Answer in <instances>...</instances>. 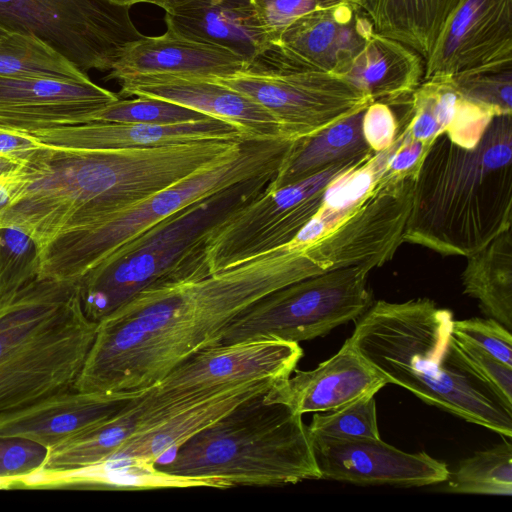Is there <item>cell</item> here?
<instances>
[{
    "instance_id": "obj_4",
    "label": "cell",
    "mask_w": 512,
    "mask_h": 512,
    "mask_svg": "<svg viewBox=\"0 0 512 512\" xmlns=\"http://www.w3.org/2000/svg\"><path fill=\"white\" fill-rule=\"evenodd\" d=\"M512 222V114L495 116L472 148L441 133L414 180L403 242L469 256Z\"/></svg>"
},
{
    "instance_id": "obj_20",
    "label": "cell",
    "mask_w": 512,
    "mask_h": 512,
    "mask_svg": "<svg viewBox=\"0 0 512 512\" xmlns=\"http://www.w3.org/2000/svg\"><path fill=\"white\" fill-rule=\"evenodd\" d=\"M138 391L82 392L71 389L26 407L0 413V437H22L49 450L118 413Z\"/></svg>"
},
{
    "instance_id": "obj_36",
    "label": "cell",
    "mask_w": 512,
    "mask_h": 512,
    "mask_svg": "<svg viewBox=\"0 0 512 512\" xmlns=\"http://www.w3.org/2000/svg\"><path fill=\"white\" fill-rule=\"evenodd\" d=\"M451 331L457 340L472 343L512 366L511 331L495 319H453Z\"/></svg>"
},
{
    "instance_id": "obj_34",
    "label": "cell",
    "mask_w": 512,
    "mask_h": 512,
    "mask_svg": "<svg viewBox=\"0 0 512 512\" xmlns=\"http://www.w3.org/2000/svg\"><path fill=\"white\" fill-rule=\"evenodd\" d=\"M451 80L462 97L494 116L512 114V65L466 73Z\"/></svg>"
},
{
    "instance_id": "obj_30",
    "label": "cell",
    "mask_w": 512,
    "mask_h": 512,
    "mask_svg": "<svg viewBox=\"0 0 512 512\" xmlns=\"http://www.w3.org/2000/svg\"><path fill=\"white\" fill-rule=\"evenodd\" d=\"M446 481V491L452 493L511 496V442L504 441L462 460Z\"/></svg>"
},
{
    "instance_id": "obj_35",
    "label": "cell",
    "mask_w": 512,
    "mask_h": 512,
    "mask_svg": "<svg viewBox=\"0 0 512 512\" xmlns=\"http://www.w3.org/2000/svg\"><path fill=\"white\" fill-rule=\"evenodd\" d=\"M49 449L22 437H0V488L22 485L44 466Z\"/></svg>"
},
{
    "instance_id": "obj_43",
    "label": "cell",
    "mask_w": 512,
    "mask_h": 512,
    "mask_svg": "<svg viewBox=\"0 0 512 512\" xmlns=\"http://www.w3.org/2000/svg\"><path fill=\"white\" fill-rule=\"evenodd\" d=\"M112 2L122 4V5H128L132 6L137 3H149L156 6H159L160 8H163L165 11H168L175 6L185 2L186 0H110Z\"/></svg>"
},
{
    "instance_id": "obj_25",
    "label": "cell",
    "mask_w": 512,
    "mask_h": 512,
    "mask_svg": "<svg viewBox=\"0 0 512 512\" xmlns=\"http://www.w3.org/2000/svg\"><path fill=\"white\" fill-rule=\"evenodd\" d=\"M277 380L264 379L229 388L136 433L109 458L153 463L241 402L270 389ZM108 458V459H109Z\"/></svg>"
},
{
    "instance_id": "obj_19",
    "label": "cell",
    "mask_w": 512,
    "mask_h": 512,
    "mask_svg": "<svg viewBox=\"0 0 512 512\" xmlns=\"http://www.w3.org/2000/svg\"><path fill=\"white\" fill-rule=\"evenodd\" d=\"M273 383L264 394L293 412H328L358 399L375 396L388 380L368 363L346 339L340 350L312 370H294Z\"/></svg>"
},
{
    "instance_id": "obj_7",
    "label": "cell",
    "mask_w": 512,
    "mask_h": 512,
    "mask_svg": "<svg viewBox=\"0 0 512 512\" xmlns=\"http://www.w3.org/2000/svg\"><path fill=\"white\" fill-rule=\"evenodd\" d=\"M275 174L263 173L197 200L113 251L77 281L86 316L98 323L146 288L211 275L204 253L207 236L260 195Z\"/></svg>"
},
{
    "instance_id": "obj_16",
    "label": "cell",
    "mask_w": 512,
    "mask_h": 512,
    "mask_svg": "<svg viewBox=\"0 0 512 512\" xmlns=\"http://www.w3.org/2000/svg\"><path fill=\"white\" fill-rule=\"evenodd\" d=\"M118 99L89 78L0 76V126L31 131L85 124L93 112Z\"/></svg>"
},
{
    "instance_id": "obj_22",
    "label": "cell",
    "mask_w": 512,
    "mask_h": 512,
    "mask_svg": "<svg viewBox=\"0 0 512 512\" xmlns=\"http://www.w3.org/2000/svg\"><path fill=\"white\" fill-rule=\"evenodd\" d=\"M167 30L251 62L271 43L252 0H186L165 11Z\"/></svg>"
},
{
    "instance_id": "obj_10",
    "label": "cell",
    "mask_w": 512,
    "mask_h": 512,
    "mask_svg": "<svg viewBox=\"0 0 512 512\" xmlns=\"http://www.w3.org/2000/svg\"><path fill=\"white\" fill-rule=\"evenodd\" d=\"M130 6L110 0H0V26L32 34L79 70H111L144 38Z\"/></svg>"
},
{
    "instance_id": "obj_37",
    "label": "cell",
    "mask_w": 512,
    "mask_h": 512,
    "mask_svg": "<svg viewBox=\"0 0 512 512\" xmlns=\"http://www.w3.org/2000/svg\"><path fill=\"white\" fill-rule=\"evenodd\" d=\"M261 25L272 43L295 19L310 12L360 0H252Z\"/></svg>"
},
{
    "instance_id": "obj_5",
    "label": "cell",
    "mask_w": 512,
    "mask_h": 512,
    "mask_svg": "<svg viewBox=\"0 0 512 512\" xmlns=\"http://www.w3.org/2000/svg\"><path fill=\"white\" fill-rule=\"evenodd\" d=\"M266 392L241 402L162 454L154 467L219 489L321 479L302 415L266 401Z\"/></svg>"
},
{
    "instance_id": "obj_42",
    "label": "cell",
    "mask_w": 512,
    "mask_h": 512,
    "mask_svg": "<svg viewBox=\"0 0 512 512\" xmlns=\"http://www.w3.org/2000/svg\"><path fill=\"white\" fill-rule=\"evenodd\" d=\"M23 182L14 184H0V216L4 210L7 209L13 202Z\"/></svg>"
},
{
    "instance_id": "obj_18",
    "label": "cell",
    "mask_w": 512,
    "mask_h": 512,
    "mask_svg": "<svg viewBox=\"0 0 512 512\" xmlns=\"http://www.w3.org/2000/svg\"><path fill=\"white\" fill-rule=\"evenodd\" d=\"M117 81L121 95L159 98L185 106L233 125L245 137H286L265 108L212 79L154 74L129 76Z\"/></svg>"
},
{
    "instance_id": "obj_12",
    "label": "cell",
    "mask_w": 512,
    "mask_h": 512,
    "mask_svg": "<svg viewBox=\"0 0 512 512\" xmlns=\"http://www.w3.org/2000/svg\"><path fill=\"white\" fill-rule=\"evenodd\" d=\"M367 159L333 165L279 189L266 187L207 236L204 253L210 274L288 244L320 210L330 186Z\"/></svg>"
},
{
    "instance_id": "obj_45",
    "label": "cell",
    "mask_w": 512,
    "mask_h": 512,
    "mask_svg": "<svg viewBox=\"0 0 512 512\" xmlns=\"http://www.w3.org/2000/svg\"><path fill=\"white\" fill-rule=\"evenodd\" d=\"M15 293V292H14ZM13 294V293H12ZM12 294H9V295H0V303L5 300L7 297H9L10 295Z\"/></svg>"
},
{
    "instance_id": "obj_23",
    "label": "cell",
    "mask_w": 512,
    "mask_h": 512,
    "mask_svg": "<svg viewBox=\"0 0 512 512\" xmlns=\"http://www.w3.org/2000/svg\"><path fill=\"white\" fill-rule=\"evenodd\" d=\"M246 62L221 47L184 38L167 30L144 36L125 52L110 70L108 79L136 75H172L192 78H225L240 73Z\"/></svg>"
},
{
    "instance_id": "obj_27",
    "label": "cell",
    "mask_w": 512,
    "mask_h": 512,
    "mask_svg": "<svg viewBox=\"0 0 512 512\" xmlns=\"http://www.w3.org/2000/svg\"><path fill=\"white\" fill-rule=\"evenodd\" d=\"M464 0H360L374 31L397 40L424 61Z\"/></svg>"
},
{
    "instance_id": "obj_15",
    "label": "cell",
    "mask_w": 512,
    "mask_h": 512,
    "mask_svg": "<svg viewBox=\"0 0 512 512\" xmlns=\"http://www.w3.org/2000/svg\"><path fill=\"white\" fill-rule=\"evenodd\" d=\"M310 438L321 479L418 487L445 482L450 475L444 462L425 452H404L381 438Z\"/></svg>"
},
{
    "instance_id": "obj_2",
    "label": "cell",
    "mask_w": 512,
    "mask_h": 512,
    "mask_svg": "<svg viewBox=\"0 0 512 512\" xmlns=\"http://www.w3.org/2000/svg\"><path fill=\"white\" fill-rule=\"evenodd\" d=\"M242 141L101 150L42 143L24 158V182L0 226L23 230L40 251L62 232L121 211L230 157Z\"/></svg>"
},
{
    "instance_id": "obj_8",
    "label": "cell",
    "mask_w": 512,
    "mask_h": 512,
    "mask_svg": "<svg viewBox=\"0 0 512 512\" xmlns=\"http://www.w3.org/2000/svg\"><path fill=\"white\" fill-rule=\"evenodd\" d=\"M293 141L244 138L230 157L121 211L58 234L39 251L38 278L77 282L117 248L172 213L240 181L277 172Z\"/></svg>"
},
{
    "instance_id": "obj_33",
    "label": "cell",
    "mask_w": 512,
    "mask_h": 512,
    "mask_svg": "<svg viewBox=\"0 0 512 512\" xmlns=\"http://www.w3.org/2000/svg\"><path fill=\"white\" fill-rule=\"evenodd\" d=\"M39 251L34 240L14 226L0 227V294L16 292L38 277Z\"/></svg>"
},
{
    "instance_id": "obj_29",
    "label": "cell",
    "mask_w": 512,
    "mask_h": 512,
    "mask_svg": "<svg viewBox=\"0 0 512 512\" xmlns=\"http://www.w3.org/2000/svg\"><path fill=\"white\" fill-rule=\"evenodd\" d=\"M0 76L84 80L88 75L38 37L10 31L0 37Z\"/></svg>"
},
{
    "instance_id": "obj_40",
    "label": "cell",
    "mask_w": 512,
    "mask_h": 512,
    "mask_svg": "<svg viewBox=\"0 0 512 512\" xmlns=\"http://www.w3.org/2000/svg\"><path fill=\"white\" fill-rule=\"evenodd\" d=\"M41 145L35 137L24 131L0 126L1 155L24 159Z\"/></svg>"
},
{
    "instance_id": "obj_31",
    "label": "cell",
    "mask_w": 512,
    "mask_h": 512,
    "mask_svg": "<svg viewBox=\"0 0 512 512\" xmlns=\"http://www.w3.org/2000/svg\"><path fill=\"white\" fill-rule=\"evenodd\" d=\"M185 106L152 97L112 102L93 112L87 123H136L174 125L208 118Z\"/></svg>"
},
{
    "instance_id": "obj_17",
    "label": "cell",
    "mask_w": 512,
    "mask_h": 512,
    "mask_svg": "<svg viewBox=\"0 0 512 512\" xmlns=\"http://www.w3.org/2000/svg\"><path fill=\"white\" fill-rule=\"evenodd\" d=\"M374 32L358 3H344L295 19L272 47L292 68L341 76Z\"/></svg>"
},
{
    "instance_id": "obj_38",
    "label": "cell",
    "mask_w": 512,
    "mask_h": 512,
    "mask_svg": "<svg viewBox=\"0 0 512 512\" xmlns=\"http://www.w3.org/2000/svg\"><path fill=\"white\" fill-rule=\"evenodd\" d=\"M398 130V119L390 105L373 101L364 110L362 131L373 152H381L391 147Z\"/></svg>"
},
{
    "instance_id": "obj_44",
    "label": "cell",
    "mask_w": 512,
    "mask_h": 512,
    "mask_svg": "<svg viewBox=\"0 0 512 512\" xmlns=\"http://www.w3.org/2000/svg\"><path fill=\"white\" fill-rule=\"evenodd\" d=\"M7 32H10V31H8L4 27L0 26V37L3 36L4 34H6Z\"/></svg>"
},
{
    "instance_id": "obj_39",
    "label": "cell",
    "mask_w": 512,
    "mask_h": 512,
    "mask_svg": "<svg viewBox=\"0 0 512 512\" xmlns=\"http://www.w3.org/2000/svg\"><path fill=\"white\" fill-rule=\"evenodd\" d=\"M457 342L478 372L512 403V366L472 343L459 340Z\"/></svg>"
},
{
    "instance_id": "obj_14",
    "label": "cell",
    "mask_w": 512,
    "mask_h": 512,
    "mask_svg": "<svg viewBox=\"0 0 512 512\" xmlns=\"http://www.w3.org/2000/svg\"><path fill=\"white\" fill-rule=\"evenodd\" d=\"M512 65V0H464L424 61L423 80Z\"/></svg>"
},
{
    "instance_id": "obj_9",
    "label": "cell",
    "mask_w": 512,
    "mask_h": 512,
    "mask_svg": "<svg viewBox=\"0 0 512 512\" xmlns=\"http://www.w3.org/2000/svg\"><path fill=\"white\" fill-rule=\"evenodd\" d=\"M372 269L367 264L340 268L275 290L235 317L208 346L258 339L299 343L324 336L372 305Z\"/></svg>"
},
{
    "instance_id": "obj_21",
    "label": "cell",
    "mask_w": 512,
    "mask_h": 512,
    "mask_svg": "<svg viewBox=\"0 0 512 512\" xmlns=\"http://www.w3.org/2000/svg\"><path fill=\"white\" fill-rule=\"evenodd\" d=\"M39 142L74 149H129L212 139L245 138L233 125L212 117L174 124L85 123L24 131Z\"/></svg>"
},
{
    "instance_id": "obj_24",
    "label": "cell",
    "mask_w": 512,
    "mask_h": 512,
    "mask_svg": "<svg viewBox=\"0 0 512 512\" xmlns=\"http://www.w3.org/2000/svg\"><path fill=\"white\" fill-rule=\"evenodd\" d=\"M424 59L407 45L374 32L341 75L373 101L395 106L420 85Z\"/></svg>"
},
{
    "instance_id": "obj_13",
    "label": "cell",
    "mask_w": 512,
    "mask_h": 512,
    "mask_svg": "<svg viewBox=\"0 0 512 512\" xmlns=\"http://www.w3.org/2000/svg\"><path fill=\"white\" fill-rule=\"evenodd\" d=\"M302 356L298 343L277 339L207 346L147 389L166 397L214 395L243 383L286 378Z\"/></svg>"
},
{
    "instance_id": "obj_28",
    "label": "cell",
    "mask_w": 512,
    "mask_h": 512,
    "mask_svg": "<svg viewBox=\"0 0 512 512\" xmlns=\"http://www.w3.org/2000/svg\"><path fill=\"white\" fill-rule=\"evenodd\" d=\"M463 291L476 299L482 312L512 329V235L505 230L466 257Z\"/></svg>"
},
{
    "instance_id": "obj_6",
    "label": "cell",
    "mask_w": 512,
    "mask_h": 512,
    "mask_svg": "<svg viewBox=\"0 0 512 512\" xmlns=\"http://www.w3.org/2000/svg\"><path fill=\"white\" fill-rule=\"evenodd\" d=\"M97 323L77 282L35 278L0 303V413L73 389Z\"/></svg>"
},
{
    "instance_id": "obj_46",
    "label": "cell",
    "mask_w": 512,
    "mask_h": 512,
    "mask_svg": "<svg viewBox=\"0 0 512 512\" xmlns=\"http://www.w3.org/2000/svg\"><path fill=\"white\" fill-rule=\"evenodd\" d=\"M1 227V226H0Z\"/></svg>"
},
{
    "instance_id": "obj_32",
    "label": "cell",
    "mask_w": 512,
    "mask_h": 512,
    "mask_svg": "<svg viewBox=\"0 0 512 512\" xmlns=\"http://www.w3.org/2000/svg\"><path fill=\"white\" fill-rule=\"evenodd\" d=\"M310 436L331 439L380 438L374 396L328 412H316L307 426Z\"/></svg>"
},
{
    "instance_id": "obj_11",
    "label": "cell",
    "mask_w": 512,
    "mask_h": 512,
    "mask_svg": "<svg viewBox=\"0 0 512 512\" xmlns=\"http://www.w3.org/2000/svg\"><path fill=\"white\" fill-rule=\"evenodd\" d=\"M212 80L261 105L292 140L315 134L373 102L340 75L286 65L269 46L240 73Z\"/></svg>"
},
{
    "instance_id": "obj_1",
    "label": "cell",
    "mask_w": 512,
    "mask_h": 512,
    "mask_svg": "<svg viewBox=\"0 0 512 512\" xmlns=\"http://www.w3.org/2000/svg\"><path fill=\"white\" fill-rule=\"evenodd\" d=\"M311 277L287 245L206 277L146 288L97 323L74 390L145 389L267 294Z\"/></svg>"
},
{
    "instance_id": "obj_41",
    "label": "cell",
    "mask_w": 512,
    "mask_h": 512,
    "mask_svg": "<svg viewBox=\"0 0 512 512\" xmlns=\"http://www.w3.org/2000/svg\"><path fill=\"white\" fill-rule=\"evenodd\" d=\"M24 159L0 154V184L24 181Z\"/></svg>"
},
{
    "instance_id": "obj_26",
    "label": "cell",
    "mask_w": 512,
    "mask_h": 512,
    "mask_svg": "<svg viewBox=\"0 0 512 512\" xmlns=\"http://www.w3.org/2000/svg\"><path fill=\"white\" fill-rule=\"evenodd\" d=\"M364 110L315 134L294 140L267 188L279 189L314 176L333 165L369 158L374 152L362 131Z\"/></svg>"
},
{
    "instance_id": "obj_3",
    "label": "cell",
    "mask_w": 512,
    "mask_h": 512,
    "mask_svg": "<svg viewBox=\"0 0 512 512\" xmlns=\"http://www.w3.org/2000/svg\"><path fill=\"white\" fill-rule=\"evenodd\" d=\"M347 339L389 383L423 402L512 436V403L475 368L453 336V315L428 298L378 300Z\"/></svg>"
}]
</instances>
